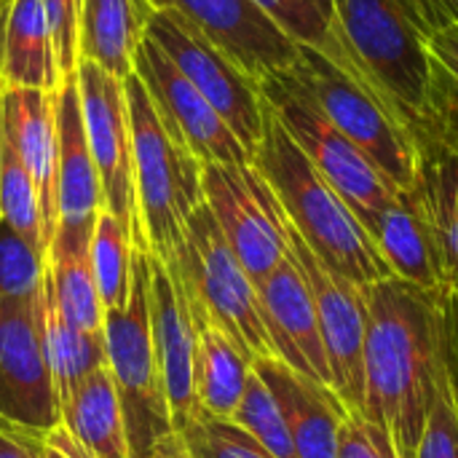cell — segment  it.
Segmentation results:
<instances>
[{"mask_svg":"<svg viewBox=\"0 0 458 458\" xmlns=\"http://www.w3.org/2000/svg\"><path fill=\"white\" fill-rule=\"evenodd\" d=\"M456 290L432 293L394 276L368 290L362 416L416 458L437 394Z\"/></svg>","mask_w":458,"mask_h":458,"instance_id":"6da1fadb","label":"cell"},{"mask_svg":"<svg viewBox=\"0 0 458 458\" xmlns=\"http://www.w3.org/2000/svg\"><path fill=\"white\" fill-rule=\"evenodd\" d=\"M252 164L274 191L290 228L330 271L365 290L389 279V271L354 209L317 172L268 102L263 140Z\"/></svg>","mask_w":458,"mask_h":458,"instance_id":"7a4b0ae2","label":"cell"},{"mask_svg":"<svg viewBox=\"0 0 458 458\" xmlns=\"http://www.w3.org/2000/svg\"><path fill=\"white\" fill-rule=\"evenodd\" d=\"M290 70L341 134L403 193L416 191L421 156L405 115L349 59L333 32L319 46L298 43V59Z\"/></svg>","mask_w":458,"mask_h":458,"instance_id":"3957f363","label":"cell"},{"mask_svg":"<svg viewBox=\"0 0 458 458\" xmlns=\"http://www.w3.org/2000/svg\"><path fill=\"white\" fill-rule=\"evenodd\" d=\"M330 32L349 59L397 105L416 137L440 99L416 0H330Z\"/></svg>","mask_w":458,"mask_h":458,"instance_id":"277c9868","label":"cell"},{"mask_svg":"<svg viewBox=\"0 0 458 458\" xmlns=\"http://www.w3.org/2000/svg\"><path fill=\"white\" fill-rule=\"evenodd\" d=\"M123 91L131 126V172L142 252L172 263L182 247L188 217L204 204V164L161 123L134 72L123 78Z\"/></svg>","mask_w":458,"mask_h":458,"instance_id":"5b68a950","label":"cell"},{"mask_svg":"<svg viewBox=\"0 0 458 458\" xmlns=\"http://www.w3.org/2000/svg\"><path fill=\"white\" fill-rule=\"evenodd\" d=\"M191 306L212 317L250 357H274L263 322L258 284L239 263L207 204H199L185 223L182 247L172 263Z\"/></svg>","mask_w":458,"mask_h":458,"instance_id":"8992f818","label":"cell"},{"mask_svg":"<svg viewBox=\"0 0 458 458\" xmlns=\"http://www.w3.org/2000/svg\"><path fill=\"white\" fill-rule=\"evenodd\" d=\"M102 335L107 368L123 411L129 454L131 458H150L153 448L174 432V424L153 349L148 306V258L142 250H137L131 298L126 309L105 311Z\"/></svg>","mask_w":458,"mask_h":458,"instance_id":"52a82bcc","label":"cell"},{"mask_svg":"<svg viewBox=\"0 0 458 458\" xmlns=\"http://www.w3.org/2000/svg\"><path fill=\"white\" fill-rule=\"evenodd\" d=\"M260 94L317 172L354 209L360 223L403 193L346 134L327 121L293 70L266 78L260 83Z\"/></svg>","mask_w":458,"mask_h":458,"instance_id":"ba28073f","label":"cell"},{"mask_svg":"<svg viewBox=\"0 0 458 458\" xmlns=\"http://www.w3.org/2000/svg\"><path fill=\"white\" fill-rule=\"evenodd\" d=\"M145 35L201 91L247 153L255 156L266 126V99L260 86L217 46H212L188 19L169 8H153Z\"/></svg>","mask_w":458,"mask_h":458,"instance_id":"9c48e42d","label":"cell"},{"mask_svg":"<svg viewBox=\"0 0 458 458\" xmlns=\"http://www.w3.org/2000/svg\"><path fill=\"white\" fill-rule=\"evenodd\" d=\"M201 193L244 271L260 284L290 252L287 217L255 164H204Z\"/></svg>","mask_w":458,"mask_h":458,"instance_id":"30bf717a","label":"cell"},{"mask_svg":"<svg viewBox=\"0 0 458 458\" xmlns=\"http://www.w3.org/2000/svg\"><path fill=\"white\" fill-rule=\"evenodd\" d=\"M75 81L83 131L102 188V207L129 231L134 247L142 250L131 172V126L123 81L86 59H78Z\"/></svg>","mask_w":458,"mask_h":458,"instance_id":"8fae6325","label":"cell"},{"mask_svg":"<svg viewBox=\"0 0 458 458\" xmlns=\"http://www.w3.org/2000/svg\"><path fill=\"white\" fill-rule=\"evenodd\" d=\"M290 255L295 258L314 298L319 333L330 365L333 392L349 413H360L362 384H365L362 365H365V335H368V290L330 271L293 228H290Z\"/></svg>","mask_w":458,"mask_h":458,"instance_id":"7c38bea8","label":"cell"},{"mask_svg":"<svg viewBox=\"0 0 458 458\" xmlns=\"http://www.w3.org/2000/svg\"><path fill=\"white\" fill-rule=\"evenodd\" d=\"M134 75L145 86L161 123L201 164H252V156L217 110L148 35L134 54Z\"/></svg>","mask_w":458,"mask_h":458,"instance_id":"4fadbf2b","label":"cell"},{"mask_svg":"<svg viewBox=\"0 0 458 458\" xmlns=\"http://www.w3.org/2000/svg\"><path fill=\"white\" fill-rule=\"evenodd\" d=\"M188 19L212 46H217L258 86L290 70L298 43L255 0H148Z\"/></svg>","mask_w":458,"mask_h":458,"instance_id":"5bb4252c","label":"cell"},{"mask_svg":"<svg viewBox=\"0 0 458 458\" xmlns=\"http://www.w3.org/2000/svg\"><path fill=\"white\" fill-rule=\"evenodd\" d=\"M0 421L27 432H46L59 424L35 298H0Z\"/></svg>","mask_w":458,"mask_h":458,"instance_id":"9a60e30c","label":"cell"},{"mask_svg":"<svg viewBox=\"0 0 458 458\" xmlns=\"http://www.w3.org/2000/svg\"><path fill=\"white\" fill-rule=\"evenodd\" d=\"M148 306H150V333L153 349L164 381L166 405L174 429L191 421L196 408V346L199 325L193 306L177 279L161 260L148 255Z\"/></svg>","mask_w":458,"mask_h":458,"instance_id":"2e32d148","label":"cell"},{"mask_svg":"<svg viewBox=\"0 0 458 458\" xmlns=\"http://www.w3.org/2000/svg\"><path fill=\"white\" fill-rule=\"evenodd\" d=\"M56 113V231L51 242L89 244L102 209V188L89 153L78 81L64 78L54 94Z\"/></svg>","mask_w":458,"mask_h":458,"instance_id":"e0dca14e","label":"cell"},{"mask_svg":"<svg viewBox=\"0 0 458 458\" xmlns=\"http://www.w3.org/2000/svg\"><path fill=\"white\" fill-rule=\"evenodd\" d=\"M258 298L274 357H279L295 373L333 389L314 298L290 252L258 284Z\"/></svg>","mask_w":458,"mask_h":458,"instance_id":"ac0fdd59","label":"cell"},{"mask_svg":"<svg viewBox=\"0 0 458 458\" xmlns=\"http://www.w3.org/2000/svg\"><path fill=\"white\" fill-rule=\"evenodd\" d=\"M362 225L373 239L389 276L432 293L456 290L419 185L416 191L400 193Z\"/></svg>","mask_w":458,"mask_h":458,"instance_id":"d6986e66","label":"cell"},{"mask_svg":"<svg viewBox=\"0 0 458 458\" xmlns=\"http://www.w3.org/2000/svg\"><path fill=\"white\" fill-rule=\"evenodd\" d=\"M416 142L421 156L419 191L458 290V102L440 91L429 123L416 131Z\"/></svg>","mask_w":458,"mask_h":458,"instance_id":"ffe728a7","label":"cell"},{"mask_svg":"<svg viewBox=\"0 0 458 458\" xmlns=\"http://www.w3.org/2000/svg\"><path fill=\"white\" fill-rule=\"evenodd\" d=\"M252 370L274 392L298 458L338 456L341 427L349 411L335 392L295 373L279 357H260L252 362Z\"/></svg>","mask_w":458,"mask_h":458,"instance_id":"44dd1931","label":"cell"},{"mask_svg":"<svg viewBox=\"0 0 458 458\" xmlns=\"http://www.w3.org/2000/svg\"><path fill=\"white\" fill-rule=\"evenodd\" d=\"M3 137L30 172L43 223L46 252L56 231V113L54 94L3 86Z\"/></svg>","mask_w":458,"mask_h":458,"instance_id":"7402d4cb","label":"cell"},{"mask_svg":"<svg viewBox=\"0 0 458 458\" xmlns=\"http://www.w3.org/2000/svg\"><path fill=\"white\" fill-rule=\"evenodd\" d=\"M0 86L56 94L62 86L43 0H11L0 11Z\"/></svg>","mask_w":458,"mask_h":458,"instance_id":"603a6c76","label":"cell"},{"mask_svg":"<svg viewBox=\"0 0 458 458\" xmlns=\"http://www.w3.org/2000/svg\"><path fill=\"white\" fill-rule=\"evenodd\" d=\"M150 13L153 5L148 0H81L78 59H86L121 81L129 78Z\"/></svg>","mask_w":458,"mask_h":458,"instance_id":"cb8c5ba5","label":"cell"},{"mask_svg":"<svg viewBox=\"0 0 458 458\" xmlns=\"http://www.w3.org/2000/svg\"><path fill=\"white\" fill-rule=\"evenodd\" d=\"M193 314L199 325L196 408L204 416L231 421L252 373V357L201 309L193 306Z\"/></svg>","mask_w":458,"mask_h":458,"instance_id":"d4e9b609","label":"cell"},{"mask_svg":"<svg viewBox=\"0 0 458 458\" xmlns=\"http://www.w3.org/2000/svg\"><path fill=\"white\" fill-rule=\"evenodd\" d=\"M35 311H38V333L43 357L51 373L56 405L64 403V397L97 368L107 365L105 354V335L102 333H86L75 327L56 306L48 276L43 274L40 290L35 295Z\"/></svg>","mask_w":458,"mask_h":458,"instance_id":"484cf974","label":"cell"},{"mask_svg":"<svg viewBox=\"0 0 458 458\" xmlns=\"http://www.w3.org/2000/svg\"><path fill=\"white\" fill-rule=\"evenodd\" d=\"M59 421L94 458H131L121 400L107 365L89 373L64 397Z\"/></svg>","mask_w":458,"mask_h":458,"instance_id":"4316f807","label":"cell"},{"mask_svg":"<svg viewBox=\"0 0 458 458\" xmlns=\"http://www.w3.org/2000/svg\"><path fill=\"white\" fill-rule=\"evenodd\" d=\"M46 276L59 311L86 333H102V301L89 263V244L51 242L46 252Z\"/></svg>","mask_w":458,"mask_h":458,"instance_id":"83f0119b","label":"cell"},{"mask_svg":"<svg viewBox=\"0 0 458 458\" xmlns=\"http://www.w3.org/2000/svg\"><path fill=\"white\" fill-rule=\"evenodd\" d=\"M89 263L97 282V293L105 311H121L126 309L134 287V263H137V247L129 236V231L102 207L91 242H89Z\"/></svg>","mask_w":458,"mask_h":458,"instance_id":"f1b7e54d","label":"cell"},{"mask_svg":"<svg viewBox=\"0 0 458 458\" xmlns=\"http://www.w3.org/2000/svg\"><path fill=\"white\" fill-rule=\"evenodd\" d=\"M416 458H458V293L451 306L445 362Z\"/></svg>","mask_w":458,"mask_h":458,"instance_id":"f546056e","label":"cell"},{"mask_svg":"<svg viewBox=\"0 0 458 458\" xmlns=\"http://www.w3.org/2000/svg\"><path fill=\"white\" fill-rule=\"evenodd\" d=\"M0 220L46 258L38 191L21 158L13 153L8 142L3 145V169H0Z\"/></svg>","mask_w":458,"mask_h":458,"instance_id":"4dcf8cb0","label":"cell"},{"mask_svg":"<svg viewBox=\"0 0 458 458\" xmlns=\"http://www.w3.org/2000/svg\"><path fill=\"white\" fill-rule=\"evenodd\" d=\"M247 435H252L274 458H298L282 408L268 384L252 370L242 394V403L231 419Z\"/></svg>","mask_w":458,"mask_h":458,"instance_id":"1f68e13d","label":"cell"},{"mask_svg":"<svg viewBox=\"0 0 458 458\" xmlns=\"http://www.w3.org/2000/svg\"><path fill=\"white\" fill-rule=\"evenodd\" d=\"M191 458H274L239 424L196 413L180 429Z\"/></svg>","mask_w":458,"mask_h":458,"instance_id":"d6a6232c","label":"cell"},{"mask_svg":"<svg viewBox=\"0 0 458 458\" xmlns=\"http://www.w3.org/2000/svg\"><path fill=\"white\" fill-rule=\"evenodd\" d=\"M46 274V258L0 220V298L32 301Z\"/></svg>","mask_w":458,"mask_h":458,"instance_id":"836d02e7","label":"cell"},{"mask_svg":"<svg viewBox=\"0 0 458 458\" xmlns=\"http://www.w3.org/2000/svg\"><path fill=\"white\" fill-rule=\"evenodd\" d=\"M295 43L319 46L330 35V0H255Z\"/></svg>","mask_w":458,"mask_h":458,"instance_id":"e575fe53","label":"cell"},{"mask_svg":"<svg viewBox=\"0 0 458 458\" xmlns=\"http://www.w3.org/2000/svg\"><path fill=\"white\" fill-rule=\"evenodd\" d=\"M335 458H397L386 435L362 413H349L341 427Z\"/></svg>","mask_w":458,"mask_h":458,"instance_id":"d590c367","label":"cell"},{"mask_svg":"<svg viewBox=\"0 0 458 458\" xmlns=\"http://www.w3.org/2000/svg\"><path fill=\"white\" fill-rule=\"evenodd\" d=\"M427 48L435 64L440 91L458 102V24H448L437 30L427 40Z\"/></svg>","mask_w":458,"mask_h":458,"instance_id":"8d00e7d4","label":"cell"},{"mask_svg":"<svg viewBox=\"0 0 458 458\" xmlns=\"http://www.w3.org/2000/svg\"><path fill=\"white\" fill-rule=\"evenodd\" d=\"M38 458H94L70 432L67 427L59 421L51 429H46L40 435V445H38Z\"/></svg>","mask_w":458,"mask_h":458,"instance_id":"74e56055","label":"cell"},{"mask_svg":"<svg viewBox=\"0 0 458 458\" xmlns=\"http://www.w3.org/2000/svg\"><path fill=\"white\" fill-rule=\"evenodd\" d=\"M40 435L0 421V458H38Z\"/></svg>","mask_w":458,"mask_h":458,"instance_id":"f35d334b","label":"cell"},{"mask_svg":"<svg viewBox=\"0 0 458 458\" xmlns=\"http://www.w3.org/2000/svg\"><path fill=\"white\" fill-rule=\"evenodd\" d=\"M419 16L427 27V40L448 27V24H458V0H416Z\"/></svg>","mask_w":458,"mask_h":458,"instance_id":"ab89813d","label":"cell"},{"mask_svg":"<svg viewBox=\"0 0 458 458\" xmlns=\"http://www.w3.org/2000/svg\"><path fill=\"white\" fill-rule=\"evenodd\" d=\"M150 458H191V454H188V448H185L180 432L174 429L172 435H166V437L153 448Z\"/></svg>","mask_w":458,"mask_h":458,"instance_id":"60d3db41","label":"cell"},{"mask_svg":"<svg viewBox=\"0 0 458 458\" xmlns=\"http://www.w3.org/2000/svg\"><path fill=\"white\" fill-rule=\"evenodd\" d=\"M3 145L5 140H3V86H0V169H3Z\"/></svg>","mask_w":458,"mask_h":458,"instance_id":"b9f144b4","label":"cell"},{"mask_svg":"<svg viewBox=\"0 0 458 458\" xmlns=\"http://www.w3.org/2000/svg\"><path fill=\"white\" fill-rule=\"evenodd\" d=\"M11 0H0V11H3V5H8Z\"/></svg>","mask_w":458,"mask_h":458,"instance_id":"7bdbcfd3","label":"cell"}]
</instances>
